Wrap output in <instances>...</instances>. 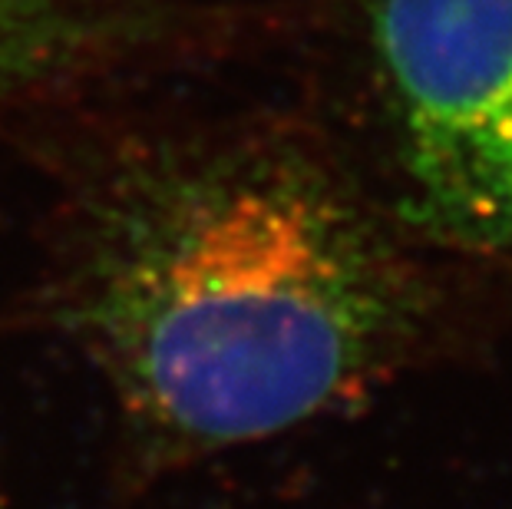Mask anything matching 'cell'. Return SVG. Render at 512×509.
<instances>
[{
  "instance_id": "obj_1",
  "label": "cell",
  "mask_w": 512,
  "mask_h": 509,
  "mask_svg": "<svg viewBox=\"0 0 512 509\" xmlns=\"http://www.w3.org/2000/svg\"><path fill=\"white\" fill-rule=\"evenodd\" d=\"M417 288L364 205L288 149L176 156L119 189L80 318L126 407L192 447L294 430L403 351Z\"/></svg>"
},
{
  "instance_id": "obj_2",
  "label": "cell",
  "mask_w": 512,
  "mask_h": 509,
  "mask_svg": "<svg viewBox=\"0 0 512 509\" xmlns=\"http://www.w3.org/2000/svg\"><path fill=\"white\" fill-rule=\"evenodd\" d=\"M370 20L417 219L512 255V0H374Z\"/></svg>"
},
{
  "instance_id": "obj_3",
  "label": "cell",
  "mask_w": 512,
  "mask_h": 509,
  "mask_svg": "<svg viewBox=\"0 0 512 509\" xmlns=\"http://www.w3.org/2000/svg\"><path fill=\"white\" fill-rule=\"evenodd\" d=\"M96 0H0V103L40 83L93 34Z\"/></svg>"
}]
</instances>
